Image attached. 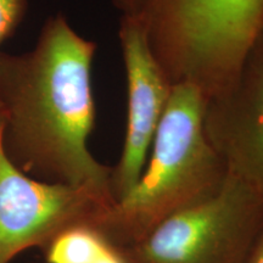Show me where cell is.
<instances>
[{"label":"cell","instance_id":"6da1fadb","mask_svg":"<svg viewBox=\"0 0 263 263\" xmlns=\"http://www.w3.org/2000/svg\"><path fill=\"white\" fill-rule=\"evenodd\" d=\"M97 43L61 12L47 18L29 51H0L2 147L31 178L93 192L116 203L112 167L91 155L95 124L91 68Z\"/></svg>","mask_w":263,"mask_h":263},{"label":"cell","instance_id":"7a4b0ae2","mask_svg":"<svg viewBox=\"0 0 263 263\" xmlns=\"http://www.w3.org/2000/svg\"><path fill=\"white\" fill-rule=\"evenodd\" d=\"M205 106L197 88L173 87L139 182L99 224L118 248L136 244L170 217L221 190L228 172L207 139Z\"/></svg>","mask_w":263,"mask_h":263},{"label":"cell","instance_id":"3957f363","mask_svg":"<svg viewBox=\"0 0 263 263\" xmlns=\"http://www.w3.org/2000/svg\"><path fill=\"white\" fill-rule=\"evenodd\" d=\"M138 15L172 84L206 100L234 83L263 33V0H143Z\"/></svg>","mask_w":263,"mask_h":263},{"label":"cell","instance_id":"277c9868","mask_svg":"<svg viewBox=\"0 0 263 263\" xmlns=\"http://www.w3.org/2000/svg\"><path fill=\"white\" fill-rule=\"evenodd\" d=\"M262 234L263 194L228 174L216 195L120 249L127 263H249Z\"/></svg>","mask_w":263,"mask_h":263},{"label":"cell","instance_id":"5b68a950","mask_svg":"<svg viewBox=\"0 0 263 263\" xmlns=\"http://www.w3.org/2000/svg\"><path fill=\"white\" fill-rule=\"evenodd\" d=\"M115 205L88 189L31 178L8 160L0 120V263L28 249H43L60 233L100 224Z\"/></svg>","mask_w":263,"mask_h":263},{"label":"cell","instance_id":"8992f818","mask_svg":"<svg viewBox=\"0 0 263 263\" xmlns=\"http://www.w3.org/2000/svg\"><path fill=\"white\" fill-rule=\"evenodd\" d=\"M118 39L126 72L127 117L122 153L111 172L116 202L139 182L174 87L154 55L139 15H121Z\"/></svg>","mask_w":263,"mask_h":263},{"label":"cell","instance_id":"52a82bcc","mask_svg":"<svg viewBox=\"0 0 263 263\" xmlns=\"http://www.w3.org/2000/svg\"><path fill=\"white\" fill-rule=\"evenodd\" d=\"M203 126L228 174L263 194V33L234 83L206 100Z\"/></svg>","mask_w":263,"mask_h":263},{"label":"cell","instance_id":"ba28073f","mask_svg":"<svg viewBox=\"0 0 263 263\" xmlns=\"http://www.w3.org/2000/svg\"><path fill=\"white\" fill-rule=\"evenodd\" d=\"M47 263H127L121 249L97 224L72 227L42 249Z\"/></svg>","mask_w":263,"mask_h":263},{"label":"cell","instance_id":"9c48e42d","mask_svg":"<svg viewBox=\"0 0 263 263\" xmlns=\"http://www.w3.org/2000/svg\"><path fill=\"white\" fill-rule=\"evenodd\" d=\"M26 10L27 0H0V45L14 34Z\"/></svg>","mask_w":263,"mask_h":263},{"label":"cell","instance_id":"30bf717a","mask_svg":"<svg viewBox=\"0 0 263 263\" xmlns=\"http://www.w3.org/2000/svg\"><path fill=\"white\" fill-rule=\"evenodd\" d=\"M112 3L121 15H134L139 12L143 0H112Z\"/></svg>","mask_w":263,"mask_h":263},{"label":"cell","instance_id":"8fae6325","mask_svg":"<svg viewBox=\"0 0 263 263\" xmlns=\"http://www.w3.org/2000/svg\"><path fill=\"white\" fill-rule=\"evenodd\" d=\"M249 263H263V234L259 238L257 245L250 257Z\"/></svg>","mask_w":263,"mask_h":263}]
</instances>
